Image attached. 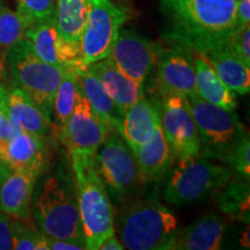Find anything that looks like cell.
<instances>
[{"mask_svg": "<svg viewBox=\"0 0 250 250\" xmlns=\"http://www.w3.org/2000/svg\"><path fill=\"white\" fill-rule=\"evenodd\" d=\"M160 9L168 40L197 54L226 48L236 29L234 0H161Z\"/></svg>", "mask_w": 250, "mask_h": 250, "instance_id": "6da1fadb", "label": "cell"}, {"mask_svg": "<svg viewBox=\"0 0 250 250\" xmlns=\"http://www.w3.org/2000/svg\"><path fill=\"white\" fill-rule=\"evenodd\" d=\"M31 217L45 236L85 241L73 174L61 167L35 188Z\"/></svg>", "mask_w": 250, "mask_h": 250, "instance_id": "7a4b0ae2", "label": "cell"}, {"mask_svg": "<svg viewBox=\"0 0 250 250\" xmlns=\"http://www.w3.org/2000/svg\"><path fill=\"white\" fill-rule=\"evenodd\" d=\"M71 167L86 248L98 250L108 236L115 234L114 210L107 188L96 169L95 156L71 155Z\"/></svg>", "mask_w": 250, "mask_h": 250, "instance_id": "3957f363", "label": "cell"}, {"mask_svg": "<svg viewBox=\"0 0 250 250\" xmlns=\"http://www.w3.org/2000/svg\"><path fill=\"white\" fill-rule=\"evenodd\" d=\"M179 232L176 215L154 199L132 203L120 218L122 242L130 250H170Z\"/></svg>", "mask_w": 250, "mask_h": 250, "instance_id": "277c9868", "label": "cell"}, {"mask_svg": "<svg viewBox=\"0 0 250 250\" xmlns=\"http://www.w3.org/2000/svg\"><path fill=\"white\" fill-rule=\"evenodd\" d=\"M6 67L13 86L23 90L51 120L56 92L65 66H56L37 58L26 39L6 54Z\"/></svg>", "mask_w": 250, "mask_h": 250, "instance_id": "5b68a950", "label": "cell"}, {"mask_svg": "<svg viewBox=\"0 0 250 250\" xmlns=\"http://www.w3.org/2000/svg\"><path fill=\"white\" fill-rule=\"evenodd\" d=\"M232 177L230 168L201 154L184 159L179 161L168 179L164 199L176 206L192 204L217 193Z\"/></svg>", "mask_w": 250, "mask_h": 250, "instance_id": "8992f818", "label": "cell"}, {"mask_svg": "<svg viewBox=\"0 0 250 250\" xmlns=\"http://www.w3.org/2000/svg\"><path fill=\"white\" fill-rule=\"evenodd\" d=\"M193 120L201 138V155L206 159L226 161L248 133L235 110H228L205 101L199 94L188 96Z\"/></svg>", "mask_w": 250, "mask_h": 250, "instance_id": "52a82bcc", "label": "cell"}, {"mask_svg": "<svg viewBox=\"0 0 250 250\" xmlns=\"http://www.w3.org/2000/svg\"><path fill=\"white\" fill-rule=\"evenodd\" d=\"M86 23L80 40V65L89 66L108 57L127 19L125 8L111 0H87Z\"/></svg>", "mask_w": 250, "mask_h": 250, "instance_id": "ba28073f", "label": "cell"}, {"mask_svg": "<svg viewBox=\"0 0 250 250\" xmlns=\"http://www.w3.org/2000/svg\"><path fill=\"white\" fill-rule=\"evenodd\" d=\"M96 169L114 198H122L136 188L139 180L133 152L117 131L111 130L95 155Z\"/></svg>", "mask_w": 250, "mask_h": 250, "instance_id": "9c48e42d", "label": "cell"}, {"mask_svg": "<svg viewBox=\"0 0 250 250\" xmlns=\"http://www.w3.org/2000/svg\"><path fill=\"white\" fill-rule=\"evenodd\" d=\"M160 121L175 160H184L201 154V138L188 96L181 94L164 95Z\"/></svg>", "mask_w": 250, "mask_h": 250, "instance_id": "30bf717a", "label": "cell"}, {"mask_svg": "<svg viewBox=\"0 0 250 250\" xmlns=\"http://www.w3.org/2000/svg\"><path fill=\"white\" fill-rule=\"evenodd\" d=\"M156 85L162 96L197 94L192 52L186 46L168 40V44H156Z\"/></svg>", "mask_w": 250, "mask_h": 250, "instance_id": "8fae6325", "label": "cell"}, {"mask_svg": "<svg viewBox=\"0 0 250 250\" xmlns=\"http://www.w3.org/2000/svg\"><path fill=\"white\" fill-rule=\"evenodd\" d=\"M110 131L96 116L80 86L73 111L59 131V137L70 155L95 156Z\"/></svg>", "mask_w": 250, "mask_h": 250, "instance_id": "7c38bea8", "label": "cell"}, {"mask_svg": "<svg viewBox=\"0 0 250 250\" xmlns=\"http://www.w3.org/2000/svg\"><path fill=\"white\" fill-rule=\"evenodd\" d=\"M118 70L144 87L156 64V44L132 29H121L108 56Z\"/></svg>", "mask_w": 250, "mask_h": 250, "instance_id": "4fadbf2b", "label": "cell"}, {"mask_svg": "<svg viewBox=\"0 0 250 250\" xmlns=\"http://www.w3.org/2000/svg\"><path fill=\"white\" fill-rule=\"evenodd\" d=\"M46 138L21 129L0 142V160L11 171H23L41 176L48 165Z\"/></svg>", "mask_w": 250, "mask_h": 250, "instance_id": "5bb4252c", "label": "cell"}, {"mask_svg": "<svg viewBox=\"0 0 250 250\" xmlns=\"http://www.w3.org/2000/svg\"><path fill=\"white\" fill-rule=\"evenodd\" d=\"M24 39L37 58L56 66H73L79 61V54L61 40L56 17L35 23L26 30Z\"/></svg>", "mask_w": 250, "mask_h": 250, "instance_id": "9a60e30c", "label": "cell"}, {"mask_svg": "<svg viewBox=\"0 0 250 250\" xmlns=\"http://www.w3.org/2000/svg\"><path fill=\"white\" fill-rule=\"evenodd\" d=\"M140 182H155L167 174L174 155L165 138L161 121L156 122L151 137L133 152Z\"/></svg>", "mask_w": 250, "mask_h": 250, "instance_id": "2e32d148", "label": "cell"}, {"mask_svg": "<svg viewBox=\"0 0 250 250\" xmlns=\"http://www.w3.org/2000/svg\"><path fill=\"white\" fill-rule=\"evenodd\" d=\"M1 109L19 129L46 138L51 130V120L45 116L35 101L18 87H7Z\"/></svg>", "mask_w": 250, "mask_h": 250, "instance_id": "e0dca14e", "label": "cell"}, {"mask_svg": "<svg viewBox=\"0 0 250 250\" xmlns=\"http://www.w3.org/2000/svg\"><path fill=\"white\" fill-rule=\"evenodd\" d=\"M37 179L30 173L11 171L0 188V211L24 223L29 221Z\"/></svg>", "mask_w": 250, "mask_h": 250, "instance_id": "ac0fdd59", "label": "cell"}, {"mask_svg": "<svg viewBox=\"0 0 250 250\" xmlns=\"http://www.w3.org/2000/svg\"><path fill=\"white\" fill-rule=\"evenodd\" d=\"M88 67L99 77L103 87L122 114H124L125 110L133 103L145 96L144 87L134 83L129 77L125 76L123 72L118 70L109 57L94 62Z\"/></svg>", "mask_w": 250, "mask_h": 250, "instance_id": "d6986e66", "label": "cell"}, {"mask_svg": "<svg viewBox=\"0 0 250 250\" xmlns=\"http://www.w3.org/2000/svg\"><path fill=\"white\" fill-rule=\"evenodd\" d=\"M226 223L215 213L197 219L187 229L177 234L173 249L177 250H217L221 248Z\"/></svg>", "mask_w": 250, "mask_h": 250, "instance_id": "ffe728a7", "label": "cell"}, {"mask_svg": "<svg viewBox=\"0 0 250 250\" xmlns=\"http://www.w3.org/2000/svg\"><path fill=\"white\" fill-rule=\"evenodd\" d=\"M160 120V111L144 96L127 108L122 117L118 133L134 152L147 140L153 132L156 122Z\"/></svg>", "mask_w": 250, "mask_h": 250, "instance_id": "44dd1931", "label": "cell"}, {"mask_svg": "<svg viewBox=\"0 0 250 250\" xmlns=\"http://www.w3.org/2000/svg\"><path fill=\"white\" fill-rule=\"evenodd\" d=\"M73 68L80 81L83 95L88 100L90 107L96 114V116L101 120L103 124L107 125L109 129L118 132L123 114L109 96L101 80L95 73L89 70L88 66L78 65Z\"/></svg>", "mask_w": 250, "mask_h": 250, "instance_id": "7402d4cb", "label": "cell"}, {"mask_svg": "<svg viewBox=\"0 0 250 250\" xmlns=\"http://www.w3.org/2000/svg\"><path fill=\"white\" fill-rule=\"evenodd\" d=\"M192 56L196 72L197 93L199 96L212 104L228 110H235L236 101L232 90L219 78L205 56L197 52H192Z\"/></svg>", "mask_w": 250, "mask_h": 250, "instance_id": "603a6c76", "label": "cell"}, {"mask_svg": "<svg viewBox=\"0 0 250 250\" xmlns=\"http://www.w3.org/2000/svg\"><path fill=\"white\" fill-rule=\"evenodd\" d=\"M205 58L232 92L246 95L250 90V66L224 48L205 54Z\"/></svg>", "mask_w": 250, "mask_h": 250, "instance_id": "cb8c5ba5", "label": "cell"}, {"mask_svg": "<svg viewBox=\"0 0 250 250\" xmlns=\"http://www.w3.org/2000/svg\"><path fill=\"white\" fill-rule=\"evenodd\" d=\"M56 23L59 37L65 44L80 49V40L86 23L87 0H55ZM81 51V50H80Z\"/></svg>", "mask_w": 250, "mask_h": 250, "instance_id": "d4e9b609", "label": "cell"}, {"mask_svg": "<svg viewBox=\"0 0 250 250\" xmlns=\"http://www.w3.org/2000/svg\"><path fill=\"white\" fill-rule=\"evenodd\" d=\"M217 204L225 214L234 219L248 223L249 221V180L237 177L230 180L219 190Z\"/></svg>", "mask_w": 250, "mask_h": 250, "instance_id": "484cf974", "label": "cell"}, {"mask_svg": "<svg viewBox=\"0 0 250 250\" xmlns=\"http://www.w3.org/2000/svg\"><path fill=\"white\" fill-rule=\"evenodd\" d=\"M79 89L80 81L78 79L74 68L72 66H65L62 81L56 92L54 110H52V116L55 118L56 129L58 133L73 111Z\"/></svg>", "mask_w": 250, "mask_h": 250, "instance_id": "4316f807", "label": "cell"}, {"mask_svg": "<svg viewBox=\"0 0 250 250\" xmlns=\"http://www.w3.org/2000/svg\"><path fill=\"white\" fill-rule=\"evenodd\" d=\"M28 28L26 20L18 11L0 7V56L6 58L8 50L24 39Z\"/></svg>", "mask_w": 250, "mask_h": 250, "instance_id": "83f0119b", "label": "cell"}, {"mask_svg": "<svg viewBox=\"0 0 250 250\" xmlns=\"http://www.w3.org/2000/svg\"><path fill=\"white\" fill-rule=\"evenodd\" d=\"M13 249L15 250H48L46 236L40 229L30 227L24 221L13 220Z\"/></svg>", "mask_w": 250, "mask_h": 250, "instance_id": "f1b7e54d", "label": "cell"}, {"mask_svg": "<svg viewBox=\"0 0 250 250\" xmlns=\"http://www.w3.org/2000/svg\"><path fill=\"white\" fill-rule=\"evenodd\" d=\"M18 13L28 26L42 22L56 17L55 0H18Z\"/></svg>", "mask_w": 250, "mask_h": 250, "instance_id": "f546056e", "label": "cell"}, {"mask_svg": "<svg viewBox=\"0 0 250 250\" xmlns=\"http://www.w3.org/2000/svg\"><path fill=\"white\" fill-rule=\"evenodd\" d=\"M232 171L237 175V177L249 180L250 176V142L249 134L247 133L243 139L237 144L233 152L228 155L225 161Z\"/></svg>", "mask_w": 250, "mask_h": 250, "instance_id": "4dcf8cb0", "label": "cell"}, {"mask_svg": "<svg viewBox=\"0 0 250 250\" xmlns=\"http://www.w3.org/2000/svg\"><path fill=\"white\" fill-rule=\"evenodd\" d=\"M229 51L250 66V24L233 31L227 42Z\"/></svg>", "mask_w": 250, "mask_h": 250, "instance_id": "1f68e13d", "label": "cell"}, {"mask_svg": "<svg viewBox=\"0 0 250 250\" xmlns=\"http://www.w3.org/2000/svg\"><path fill=\"white\" fill-rule=\"evenodd\" d=\"M13 217L0 211V250L13 249Z\"/></svg>", "mask_w": 250, "mask_h": 250, "instance_id": "d6a6232c", "label": "cell"}, {"mask_svg": "<svg viewBox=\"0 0 250 250\" xmlns=\"http://www.w3.org/2000/svg\"><path fill=\"white\" fill-rule=\"evenodd\" d=\"M46 246L48 250H83L86 248V243L83 240L72 239H54L46 236Z\"/></svg>", "mask_w": 250, "mask_h": 250, "instance_id": "836d02e7", "label": "cell"}, {"mask_svg": "<svg viewBox=\"0 0 250 250\" xmlns=\"http://www.w3.org/2000/svg\"><path fill=\"white\" fill-rule=\"evenodd\" d=\"M236 28L250 24V0H239L235 2Z\"/></svg>", "mask_w": 250, "mask_h": 250, "instance_id": "e575fe53", "label": "cell"}, {"mask_svg": "<svg viewBox=\"0 0 250 250\" xmlns=\"http://www.w3.org/2000/svg\"><path fill=\"white\" fill-rule=\"evenodd\" d=\"M17 129L18 127L12 123L6 111L0 108V142L9 138Z\"/></svg>", "mask_w": 250, "mask_h": 250, "instance_id": "d590c367", "label": "cell"}, {"mask_svg": "<svg viewBox=\"0 0 250 250\" xmlns=\"http://www.w3.org/2000/svg\"><path fill=\"white\" fill-rule=\"evenodd\" d=\"M123 249H124L123 243H122L120 240L115 236V234L108 236L98 248V250H123Z\"/></svg>", "mask_w": 250, "mask_h": 250, "instance_id": "8d00e7d4", "label": "cell"}, {"mask_svg": "<svg viewBox=\"0 0 250 250\" xmlns=\"http://www.w3.org/2000/svg\"><path fill=\"white\" fill-rule=\"evenodd\" d=\"M11 174V169L6 166L4 162L0 160V188H1L2 183L5 182V180L7 179L8 175Z\"/></svg>", "mask_w": 250, "mask_h": 250, "instance_id": "74e56055", "label": "cell"}, {"mask_svg": "<svg viewBox=\"0 0 250 250\" xmlns=\"http://www.w3.org/2000/svg\"><path fill=\"white\" fill-rule=\"evenodd\" d=\"M5 80H6V77L2 76V74H0V103H1L2 99H4L6 94V90H7V87H6L4 83Z\"/></svg>", "mask_w": 250, "mask_h": 250, "instance_id": "f35d334b", "label": "cell"}, {"mask_svg": "<svg viewBox=\"0 0 250 250\" xmlns=\"http://www.w3.org/2000/svg\"><path fill=\"white\" fill-rule=\"evenodd\" d=\"M0 74L7 77V67H6L5 58L2 56H0Z\"/></svg>", "mask_w": 250, "mask_h": 250, "instance_id": "ab89813d", "label": "cell"}, {"mask_svg": "<svg viewBox=\"0 0 250 250\" xmlns=\"http://www.w3.org/2000/svg\"><path fill=\"white\" fill-rule=\"evenodd\" d=\"M234 1H235V2H237V1H239V0H234Z\"/></svg>", "mask_w": 250, "mask_h": 250, "instance_id": "60d3db41", "label": "cell"}]
</instances>
